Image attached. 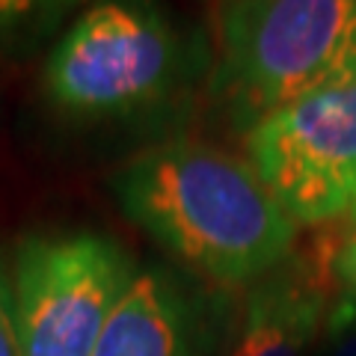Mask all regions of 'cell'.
I'll list each match as a JSON object with an SVG mask.
<instances>
[{"label":"cell","instance_id":"1","mask_svg":"<svg viewBox=\"0 0 356 356\" xmlns=\"http://www.w3.org/2000/svg\"><path fill=\"white\" fill-rule=\"evenodd\" d=\"M134 226L217 285H252L297 250V222L247 158L214 143L166 140L110 178Z\"/></svg>","mask_w":356,"mask_h":356},{"label":"cell","instance_id":"2","mask_svg":"<svg viewBox=\"0 0 356 356\" xmlns=\"http://www.w3.org/2000/svg\"><path fill=\"white\" fill-rule=\"evenodd\" d=\"M205 57L158 0H95L51 48L42 86L72 119H143L184 98Z\"/></svg>","mask_w":356,"mask_h":356},{"label":"cell","instance_id":"3","mask_svg":"<svg viewBox=\"0 0 356 356\" xmlns=\"http://www.w3.org/2000/svg\"><path fill=\"white\" fill-rule=\"evenodd\" d=\"M356 69V0H229L214 92L243 131Z\"/></svg>","mask_w":356,"mask_h":356},{"label":"cell","instance_id":"4","mask_svg":"<svg viewBox=\"0 0 356 356\" xmlns=\"http://www.w3.org/2000/svg\"><path fill=\"white\" fill-rule=\"evenodd\" d=\"M134 276L125 247L98 232L24 238L9 267L21 353L92 356Z\"/></svg>","mask_w":356,"mask_h":356},{"label":"cell","instance_id":"5","mask_svg":"<svg viewBox=\"0 0 356 356\" xmlns=\"http://www.w3.org/2000/svg\"><path fill=\"white\" fill-rule=\"evenodd\" d=\"M247 154L297 226L348 217L356 208V69L252 125Z\"/></svg>","mask_w":356,"mask_h":356},{"label":"cell","instance_id":"6","mask_svg":"<svg viewBox=\"0 0 356 356\" xmlns=\"http://www.w3.org/2000/svg\"><path fill=\"white\" fill-rule=\"evenodd\" d=\"M332 243L294 250L276 270L252 282L232 356H306L330 309Z\"/></svg>","mask_w":356,"mask_h":356},{"label":"cell","instance_id":"7","mask_svg":"<svg viewBox=\"0 0 356 356\" xmlns=\"http://www.w3.org/2000/svg\"><path fill=\"white\" fill-rule=\"evenodd\" d=\"M196 300L166 267L137 270L113 309L92 356H193Z\"/></svg>","mask_w":356,"mask_h":356},{"label":"cell","instance_id":"8","mask_svg":"<svg viewBox=\"0 0 356 356\" xmlns=\"http://www.w3.org/2000/svg\"><path fill=\"white\" fill-rule=\"evenodd\" d=\"M83 0H0V57L24 51Z\"/></svg>","mask_w":356,"mask_h":356},{"label":"cell","instance_id":"9","mask_svg":"<svg viewBox=\"0 0 356 356\" xmlns=\"http://www.w3.org/2000/svg\"><path fill=\"white\" fill-rule=\"evenodd\" d=\"M327 356H356V300L341 294L327 309Z\"/></svg>","mask_w":356,"mask_h":356},{"label":"cell","instance_id":"10","mask_svg":"<svg viewBox=\"0 0 356 356\" xmlns=\"http://www.w3.org/2000/svg\"><path fill=\"white\" fill-rule=\"evenodd\" d=\"M0 356H24L18 341L15 309H13V282H9V267L0 255Z\"/></svg>","mask_w":356,"mask_h":356},{"label":"cell","instance_id":"11","mask_svg":"<svg viewBox=\"0 0 356 356\" xmlns=\"http://www.w3.org/2000/svg\"><path fill=\"white\" fill-rule=\"evenodd\" d=\"M332 282L356 300V229H348V235L332 243Z\"/></svg>","mask_w":356,"mask_h":356},{"label":"cell","instance_id":"12","mask_svg":"<svg viewBox=\"0 0 356 356\" xmlns=\"http://www.w3.org/2000/svg\"><path fill=\"white\" fill-rule=\"evenodd\" d=\"M348 229H356V208H353L350 214H348Z\"/></svg>","mask_w":356,"mask_h":356}]
</instances>
